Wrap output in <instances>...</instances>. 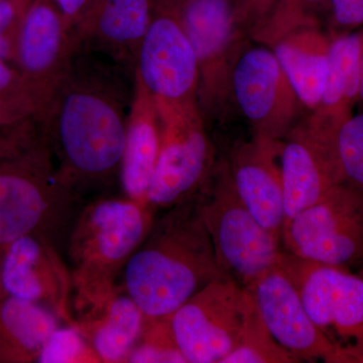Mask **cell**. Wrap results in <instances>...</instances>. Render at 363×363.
I'll list each match as a JSON object with an SVG mask.
<instances>
[{"instance_id":"1","label":"cell","mask_w":363,"mask_h":363,"mask_svg":"<svg viewBox=\"0 0 363 363\" xmlns=\"http://www.w3.org/2000/svg\"><path fill=\"white\" fill-rule=\"evenodd\" d=\"M135 76L77 48L40 124L60 179L79 197L121 173Z\"/></svg>"},{"instance_id":"2","label":"cell","mask_w":363,"mask_h":363,"mask_svg":"<svg viewBox=\"0 0 363 363\" xmlns=\"http://www.w3.org/2000/svg\"><path fill=\"white\" fill-rule=\"evenodd\" d=\"M224 276L197 196L154 221L124 267L123 290L147 319H164Z\"/></svg>"},{"instance_id":"3","label":"cell","mask_w":363,"mask_h":363,"mask_svg":"<svg viewBox=\"0 0 363 363\" xmlns=\"http://www.w3.org/2000/svg\"><path fill=\"white\" fill-rule=\"evenodd\" d=\"M150 205L104 198L83 208L69 235L72 288L78 309L95 316L113 297L116 279L154 223Z\"/></svg>"},{"instance_id":"4","label":"cell","mask_w":363,"mask_h":363,"mask_svg":"<svg viewBox=\"0 0 363 363\" xmlns=\"http://www.w3.org/2000/svg\"><path fill=\"white\" fill-rule=\"evenodd\" d=\"M79 199L60 179L43 136L23 161L0 167V245L26 235L56 245L70 233Z\"/></svg>"},{"instance_id":"5","label":"cell","mask_w":363,"mask_h":363,"mask_svg":"<svg viewBox=\"0 0 363 363\" xmlns=\"http://www.w3.org/2000/svg\"><path fill=\"white\" fill-rule=\"evenodd\" d=\"M203 221L221 272L248 288L278 262L279 236L260 225L238 197L225 162L214 167L198 195Z\"/></svg>"},{"instance_id":"6","label":"cell","mask_w":363,"mask_h":363,"mask_svg":"<svg viewBox=\"0 0 363 363\" xmlns=\"http://www.w3.org/2000/svg\"><path fill=\"white\" fill-rule=\"evenodd\" d=\"M184 0H152V18L135 63V80L161 109L197 104L198 65L182 18Z\"/></svg>"},{"instance_id":"7","label":"cell","mask_w":363,"mask_h":363,"mask_svg":"<svg viewBox=\"0 0 363 363\" xmlns=\"http://www.w3.org/2000/svg\"><path fill=\"white\" fill-rule=\"evenodd\" d=\"M279 262L297 288L306 311L342 355L363 363V278L283 250Z\"/></svg>"},{"instance_id":"8","label":"cell","mask_w":363,"mask_h":363,"mask_svg":"<svg viewBox=\"0 0 363 363\" xmlns=\"http://www.w3.org/2000/svg\"><path fill=\"white\" fill-rule=\"evenodd\" d=\"M252 305L248 289L228 276L214 279L164 318L187 363H222L236 347Z\"/></svg>"},{"instance_id":"9","label":"cell","mask_w":363,"mask_h":363,"mask_svg":"<svg viewBox=\"0 0 363 363\" xmlns=\"http://www.w3.org/2000/svg\"><path fill=\"white\" fill-rule=\"evenodd\" d=\"M182 18L198 65L197 104L205 123L231 104L234 60L247 35L235 16V0H184Z\"/></svg>"},{"instance_id":"10","label":"cell","mask_w":363,"mask_h":363,"mask_svg":"<svg viewBox=\"0 0 363 363\" xmlns=\"http://www.w3.org/2000/svg\"><path fill=\"white\" fill-rule=\"evenodd\" d=\"M281 241L285 252L319 264L348 269L363 262V195L335 186L285 221Z\"/></svg>"},{"instance_id":"11","label":"cell","mask_w":363,"mask_h":363,"mask_svg":"<svg viewBox=\"0 0 363 363\" xmlns=\"http://www.w3.org/2000/svg\"><path fill=\"white\" fill-rule=\"evenodd\" d=\"M159 111L161 150L147 203L154 210H167L199 195L214 169V147L199 108Z\"/></svg>"},{"instance_id":"12","label":"cell","mask_w":363,"mask_h":363,"mask_svg":"<svg viewBox=\"0 0 363 363\" xmlns=\"http://www.w3.org/2000/svg\"><path fill=\"white\" fill-rule=\"evenodd\" d=\"M252 42L245 40L234 60L231 104L255 136L281 140L297 125L302 104L271 48Z\"/></svg>"},{"instance_id":"13","label":"cell","mask_w":363,"mask_h":363,"mask_svg":"<svg viewBox=\"0 0 363 363\" xmlns=\"http://www.w3.org/2000/svg\"><path fill=\"white\" fill-rule=\"evenodd\" d=\"M77 49L73 28L56 2L38 0L21 21L16 56L21 77L37 100L39 123Z\"/></svg>"},{"instance_id":"14","label":"cell","mask_w":363,"mask_h":363,"mask_svg":"<svg viewBox=\"0 0 363 363\" xmlns=\"http://www.w3.org/2000/svg\"><path fill=\"white\" fill-rule=\"evenodd\" d=\"M262 322L298 362L344 363L342 355L312 321L279 259L248 286Z\"/></svg>"},{"instance_id":"15","label":"cell","mask_w":363,"mask_h":363,"mask_svg":"<svg viewBox=\"0 0 363 363\" xmlns=\"http://www.w3.org/2000/svg\"><path fill=\"white\" fill-rule=\"evenodd\" d=\"M0 286L6 295L44 305L67 324L77 325L70 311L71 272L47 238L26 235L6 245Z\"/></svg>"},{"instance_id":"16","label":"cell","mask_w":363,"mask_h":363,"mask_svg":"<svg viewBox=\"0 0 363 363\" xmlns=\"http://www.w3.org/2000/svg\"><path fill=\"white\" fill-rule=\"evenodd\" d=\"M285 221L342 184L330 140L307 123L294 126L279 142Z\"/></svg>"},{"instance_id":"17","label":"cell","mask_w":363,"mask_h":363,"mask_svg":"<svg viewBox=\"0 0 363 363\" xmlns=\"http://www.w3.org/2000/svg\"><path fill=\"white\" fill-rule=\"evenodd\" d=\"M150 18L152 0H89L73 28L76 44L135 76L138 50Z\"/></svg>"},{"instance_id":"18","label":"cell","mask_w":363,"mask_h":363,"mask_svg":"<svg viewBox=\"0 0 363 363\" xmlns=\"http://www.w3.org/2000/svg\"><path fill=\"white\" fill-rule=\"evenodd\" d=\"M279 142L255 136L234 150L226 164L233 187L248 211L260 225L281 238L285 206Z\"/></svg>"},{"instance_id":"19","label":"cell","mask_w":363,"mask_h":363,"mask_svg":"<svg viewBox=\"0 0 363 363\" xmlns=\"http://www.w3.org/2000/svg\"><path fill=\"white\" fill-rule=\"evenodd\" d=\"M360 80V30L330 35L323 95L307 119L308 124L323 133H333L354 113L359 102Z\"/></svg>"},{"instance_id":"20","label":"cell","mask_w":363,"mask_h":363,"mask_svg":"<svg viewBox=\"0 0 363 363\" xmlns=\"http://www.w3.org/2000/svg\"><path fill=\"white\" fill-rule=\"evenodd\" d=\"M162 128L156 102L136 82L119 179L125 197L143 204L149 205L147 193L161 150Z\"/></svg>"},{"instance_id":"21","label":"cell","mask_w":363,"mask_h":363,"mask_svg":"<svg viewBox=\"0 0 363 363\" xmlns=\"http://www.w3.org/2000/svg\"><path fill=\"white\" fill-rule=\"evenodd\" d=\"M330 35L323 26L294 30L271 45L302 106L314 111L328 72Z\"/></svg>"},{"instance_id":"22","label":"cell","mask_w":363,"mask_h":363,"mask_svg":"<svg viewBox=\"0 0 363 363\" xmlns=\"http://www.w3.org/2000/svg\"><path fill=\"white\" fill-rule=\"evenodd\" d=\"M147 318L125 292L117 290L95 316L77 322L101 362H125L140 342Z\"/></svg>"},{"instance_id":"23","label":"cell","mask_w":363,"mask_h":363,"mask_svg":"<svg viewBox=\"0 0 363 363\" xmlns=\"http://www.w3.org/2000/svg\"><path fill=\"white\" fill-rule=\"evenodd\" d=\"M60 320L44 305L6 295L0 301V359L37 360Z\"/></svg>"},{"instance_id":"24","label":"cell","mask_w":363,"mask_h":363,"mask_svg":"<svg viewBox=\"0 0 363 363\" xmlns=\"http://www.w3.org/2000/svg\"><path fill=\"white\" fill-rule=\"evenodd\" d=\"M330 2L331 0H278L269 18L250 38L271 47L294 30L322 25V18H326Z\"/></svg>"},{"instance_id":"25","label":"cell","mask_w":363,"mask_h":363,"mask_svg":"<svg viewBox=\"0 0 363 363\" xmlns=\"http://www.w3.org/2000/svg\"><path fill=\"white\" fill-rule=\"evenodd\" d=\"M297 362H300L297 358L272 337L262 322L252 298V305L243 325L240 341L222 363Z\"/></svg>"},{"instance_id":"26","label":"cell","mask_w":363,"mask_h":363,"mask_svg":"<svg viewBox=\"0 0 363 363\" xmlns=\"http://www.w3.org/2000/svg\"><path fill=\"white\" fill-rule=\"evenodd\" d=\"M331 143L341 182L363 195V111L341 123Z\"/></svg>"},{"instance_id":"27","label":"cell","mask_w":363,"mask_h":363,"mask_svg":"<svg viewBox=\"0 0 363 363\" xmlns=\"http://www.w3.org/2000/svg\"><path fill=\"white\" fill-rule=\"evenodd\" d=\"M28 116L39 119L37 100L21 76L0 58V124H9Z\"/></svg>"},{"instance_id":"28","label":"cell","mask_w":363,"mask_h":363,"mask_svg":"<svg viewBox=\"0 0 363 363\" xmlns=\"http://www.w3.org/2000/svg\"><path fill=\"white\" fill-rule=\"evenodd\" d=\"M40 363L101 362L78 325L58 327L37 359Z\"/></svg>"},{"instance_id":"29","label":"cell","mask_w":363,"mask_h":363,"mask_svg":"<svg viewBox=\"0 0 363 363\" xmlns=\"http://www.w3.org/2000/svg\"><path fill=\"white\" fill-rule=\"evenodd\" d=\"M125 362L187 363L185 357L176 347L164 318L147 319L140 342L136 344Z\"/></svg>"},{"instance_id":"30","label":"cell","mask_w":363,"mask_h":363,"mask_svg":"<svg viewBox=\"0 0 363 363\" xmlns=\"http://www.w3.org/2000/svg\"><path fill=\"white\" fill-rule=\"evenodd\" d=\"M330 35L355 32L363 28V0H331L326 18Z\"/></svg>"},{"instance_id":"31","label":"cell","mask_w":363,"mask_h":363,"mask_svg":"<svg viewBox=\"0 0 363 363\" xmlns=\"http://www.w3.org/2000/svg\"><path fill=\"white\" fill-rule=\"evenodd\" d=\"M278 0H235V16L248 37L271 16Z\"/></svg>"},{"instance_id":"32","label":"cell","mask_w":363,"mask_h":363,"mask_svg":"<svg viewBox=\"0 0 363 363\" xmlns=\"http://www.w3.org/2000/svg\"><path fill=\"white\" fill-rule=\"evenodd\" d=\"M60 11L65 16L67 23L74 28L80 20L89 0H54Z\"/></svg>"},{"instance_id":"33","label":"cell","mask_w":363,"mask_h":363,"mask_svg":"<svg viewBox=\"0 0 363 363\" xmlns=\"http://www.w3.org/2000/svg\"><path fill=\"white\" fill-rule=\"evenodd\" d=\"M13 49L11 39L0 35V58L7 60L13 56Z\"/></svg>"},{"instance_id":"34","label":"cell","mask_w":363,"mask_h":363,"mask_svg":"<svg viewBox=\"0 0 363 363\" xmlns=\"http://www.w3.org/2000/svg\"><path fill=\"white\" fill-rule=\"evenodd\" d=\"M360 70H362V80H360L359 104L363 106V28H360Z\"/></svg>"},{"instance_id":"35","label":"cell","mask_w":363,"mask_h":363,"mask_svg":"<svg viewBox=\"0 0 363 363\" xmlns=\"http://www.w3.org/2000/svg\"><path fill=\"white\" fill-rule=\"evenodd\" d=\"M362 264H363V262H362ZM359 274V276H362L363 278V267H362V271H360L359 274Z\"/></svg>"},{"instance_id":"36","label":"cell","mask_w":363,"mask_h":363,"mask_svg":"<svg viewBox=\"0 0 363 363\" xmlns=\"http://www.w3.org/2000/svg\"><path fill=\"white\" fill-rule=\"evenodd\" d=\"M0 247H1V245H0Z\"/></svg>"}]
</instances>
